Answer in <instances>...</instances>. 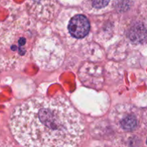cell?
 I'll use <instances>...</instances> for the list:
<instances>
[{"instance_id": "1", "label": "cell", "mask_w": 147, "mask_h": 147, "mask_svg": "<svg viewBox=\"0 0 147 147\" xmlns=\"http://www.w3.org/2000/svg\"><path fill=\"white\" fill-rule=\"evenodd\" d=\"M10 129L26 146H73L84 135L80 113L63 97L34 98L13 111Z\"/></svg>"}, {"instance_id": "2", "label": "cell", "mask_w": 147, "mask_h": 147, "mask_svg": "<svg viewBox=\"0 0 147 147\" xmlns=\"http://www.w3.org/2000/svg\"><path fill=\"white\" fill-rule=\"evenodd\" d=\"M68 30L76 38H83L89 32L90 23L85 16L76 15L69 22Z\"/></svg>"}, {"instance_id": "3", "label": "cell", "mask_w": 147, "mask_h": 147, "mask_svg": "<svg viewBox=\"0 0 147 147\" xmlns=\"http://www.w3.org/2000/svg\"><path fill=\"white\" fill-rule=\"evenodd\" d=\"M119 122H120L121 127L124 130H134L137 127V119L133 114L123 116Z\"/></svg>"}, {"instance_id": "4", "label": "cell", "mask_w": 147, "mask_h": 147, "mask_svg": "<svg viewBox=\"0 0 147 147\" xmlns=\"http://www.w3.org/2000/svg\"><path fill=\"white\" fill-rule=\"evenodd\" d=\"M91 1L93 7L100 9L106 7L109 4V0H91Z\"/></svg>"}]
</instances>
